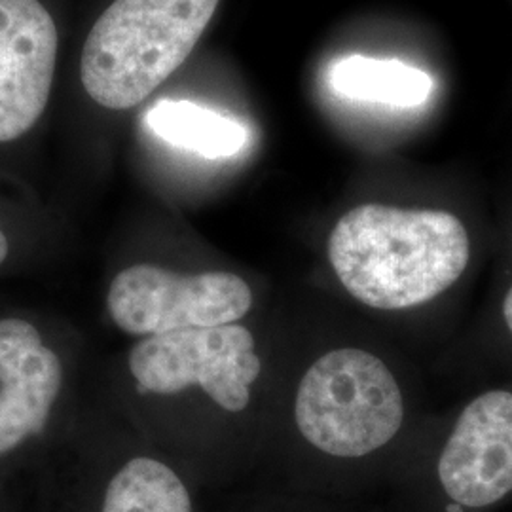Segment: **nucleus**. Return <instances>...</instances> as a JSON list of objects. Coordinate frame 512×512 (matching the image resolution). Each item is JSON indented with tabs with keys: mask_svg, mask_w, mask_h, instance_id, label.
<instances>
[{
	"mask_svg": "<svg viewBox=\"0 0 512 512\" xmlns=\"http://www.w3.org/2000/svg\"><path fill=\"white\" fill-rule=\"evenodd\" d=\"M145 122L165 143L211 160L236 156L249 141L238 120L190 101L162 99L148 110Z\"/></svg>",
	"mask_w": 512,
	"mask_h": 512,
	"instance_id": "obj_10",
	"label": "nucleus"
},
{
	"mask_svg": "<svg viewBox=\"0 0 512 512\" xmlns=\"http://www.w3.org/2000/svg\"><path fill=\"white\" fill-rule=\"evenodd\" d=\"M8 256V241L4 238V234L0 232V264L6 260Z\"/></svg>",
	"mask_w": 512,
	"mask_h": 512,
	"instance_id": "obj_13",
	"label": "nucleus"
},
{
	"mask_svg": "<svg viewBox=\"0 0 512 512\" xmlns=\"http://www.w3.org/2000/svg\"><path fill=\"white\" fill-rule=\"evenodd\" d=\"M219 0H114L82 52V84L105 109H131L194 50Z\"/></svg>",
	"mask_w": 512,
	"mask_h": 512,
	"instance_id": "obj_2",
	"label": "nucleus"
},
{
	"mask_svg": "<svg viewBox=\"0 0 512 512\" xmlns=\"http://www.w3.org/2000/svg\"><path fill=\"white\" fill-rule=\"evenodd\" d=\"M63 382L61 361L23 319L0 321V456L44 431Z\"/></svg>",
	"mask_w": 512,
	"mask_h": 512,
	"instance_id": "obj_8",
	"label": "nucleus"
},
{
	"mask_svg": "<svg viewBox=\"0 0 512 512\" xmlns=\"http://www.w3.org/2000/svg\"><path fill=\"white\" fill-rule=\"evenodd\" d=\"M471 256L463 222L446 211L365 203L336 222L329 260L344 289L376 310L431 302L465 272Z\"/></svg>",
	"mask_w": 512,
	"mask_h": 512,
	"instance_id": "obj_1",
	"label": "nucleus"
},
{
	"mask_svg": "<svg viewBox=\"0 0 512 512\" xmlns=\"http://www.w3.org/2000/svg\"><path fill=\"white\" fill-rule=\"evenodd\" d=\"M294 418L302 437L317 450L336 458H361L399 433L403 393L376 355L334 349L304 374Z\"/></svg>",
	"mask_w": 512,
	"mask_h": 512,
	"instance_id": "obj_3",
	"label": "nucleus"
},
{
	"mask_svg": "<svg viewBox=\"0 0 512 512\" xmlns=\"http://www.w3.org/2000/svg\"><path fill=\"white\" fill-rule=\"evenodd\" d=\"M57 29L40 0H0V143L33 128L54 82Z\"/></svg>",
	"mask_w": 512,
	"mask_h": 512,
	"instance_id": "obj_7",
	"label": "nucleus"
},
{
	"mask_svg": "<svg viewBox=\"0 0 512 512\" xmlns=\"http://www.w3.org/2000/svg\"><path fill=\"white\" fill-rule=\"evenodd\" d=\"M503 317H505L507 329L511 330L512 334V285L509 293L505 296V302H503Z\"/></svg>",
	"mask_w": 512,
	"mask_h": 512,
	"instance_id": "obj_12",
	"label": "nucleus"
},
{
	"mask_svg": "<svg viewBox=\"0 0 512 512\" xmlns=\"http://www.w3.org/2000/svg\"><path fill=\"white\" fill-rule=\"evenodd\" d=\"M103 512H192L183 480L167 465L135 458L110 480Z\"/></svg>",
	"mask_w": 512,
	"mask_h": 512,
	"instance_id": "obj_11",
	"label": "nucleus"
},
{
	"mask_svg": "<svg viewBox=\"0 0 512 512\" xmlns=\"http://www.w3.org/2000/svg\"><path fill=\"white\" fill-rule=\"evenodd\" d=\"M329 86L342 99L397 109L421 107L433 93V78L401 59L346 55L329 67Z\"/></svg>",
	"mask_w": 512,
	"mask_h": 512,
	"instance_id": "obj_9",
	"label": "nucleus"
},
{
	"mask_svg": "<svg viewBox=\"0 0 512 512\" xmlns=\"http://www.w3.org/2000/svg\"><path fill=\"white\" fill-rule=\"evenodd\" d=\"M446 495L463 507L494 505L512 492V393L488 391L469 404L439 459Z\"/></svg>",
	"mask_w": 512,
	"mask_h": 512,
	"instance_id": "obj_6",
	"label": "nucleus"
},
{
	"mask_svg": "<svg viewBox=\"0 0 512 512\" xmlns=\"http://www.w3.org/2000/svg\"><path fill=\"white\" fill-rule=\"evenodd\" d=\"M129 370L152 393L200 385L224 410L239 412L251 401L262 363L253 334L230 323L147 336L131 349Z\"/></svg>",
	"mask_w": 512,
	"mask_h": 512,
	"instance_id": "obj_4",
	"label": "nucleus"
},
{
	"mask_svg": "<svg viewBox=\"0 0 512 512\" xmlns=\"http://www.w3.org/2000/svg\"><path fill=\"white\" fill-rule=\"evenodd\" d=\"M107 306L124 332L154 336L236 323L251 310L253 293L236 274L183 275L137 264L114 277Z\"/></svg>",
	"mask_w": 512,
	"mask_h": 512,
	"instance_id": "obj_5",
	"label": "nucleus"
}]
</instances>
